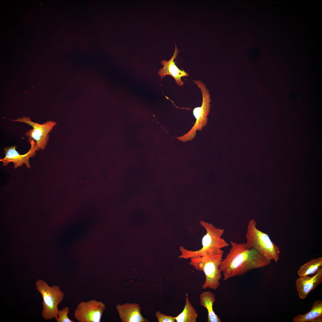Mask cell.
Segmentation results:
<instances>
[{
  "label": "cell",
  "mask_w": 322,
  "mask_h": 322,
  "mask_svg": "<svg viewBox=\"0 0 322 322\" xmlns=\"http://www.w3.org/2000/svg\"><path fill=\"white\" fill-rule=\"evenodd\" d=\"M11 120L24 123L32 126L33 129L26 131L25 135L28 138V142L34 140L42 150L44 149L49 140L48 134L56 124L55 122L51 121L40 124L32 121L30 117H26Z\"/></svg>",
  "instance_id": "7"
},
{
  "label": "cell",
  "mask_w": 322,
  "mask_h": 322,
  "mask_svg": "<svg viewBox=\"0 0 322 322\" xmlns=\"http://www.w3.org/2000/svg\"><path fill=\"white\" fill-rule=\"evenodd\" d=\"M69 312V308L66 306L61 309H59L58 312V317L56 321V322H74V321L69 318L68 314Z\"/></svg>",
  "instance_id": "17"
},
{
  "label": "cell",
  "mask_w": 322,
  "mask_h": 322,
  "mask_svg": "<svg viewBox=\"0 0 322 322\" xmlns=\"http://www.w3.org/2000/svg\"><path fill=\"white\" fill-rule=\"evenodd\" d=\"M106 308L103 302L95 299L81 301L74 310V317L78 322H100Z\"/></svg>",
  "instance_id": "8"
},
{
  "label": "cell",
  "mask_w": 322,
  "mask_h": 322,
  "mask_svg": "<svg viewBox=\"0 0 322 322\" xmlns=\"http://www.w3.org/2000/svg\"><path fill=\"white\" fill-rule=\"evenodd\" d=\"M199 299L200 305L207 310V322H221L220 318L213 310V305L216 301L214 294L209 291H204L200 294Z\"/></svg>",
  "instance_id": "13"
},
{
  "label": "cell",
  "mask_w": 322,
  "mask_h": 322,
  "mask_svg": "<svg viewBox=\"0 0 322 322\" xmlns=\"http://www.w3.org/2000/svg\"><path fill=\"white\" fill-rule=\"evenodd\" d=\"M231 248L223 259L219 268L226 281L242 276L252 270L264 267L270 263L258 251L249 248L245 243L230 241Z\"/></svg>",
  "instance_id": "1"
},
{
  "label": "cell",
  "mask_w": 322,
  "mask_h": 322,
  "mask_svg": "<svg viewBox=\"0 0 322 322\" xmlns=\"http://www.w3.org/2000/svg\"><path fill=\"white\" fill-rule=\"evenodd\" d=\"M119 317L122 322H148L141 313L140 305L136 303L128 302L116 306Z\"/></svg>",
  "instance_id": "12"
},
{
  "label": "cell",
  "mask_w": 322,
  "mask_h": 322,
  "mask_svg": "<svg viewBox=\"0 0 322 322\" xmlns=\"http://www.w3.org/2000/svg\"><path fill=\"white\" fill-rule=\"evenodd\" d=\"M322 316V301H315L312 305L311 310L304 314H298L295 316L292 322H312L315 319Z\"/></svg>",
  "instance_id": "14"
},
{
  "label": "cell",
  "mask_w": 322,
  "mask_h": 322,
  "mask_svg": "<svg viewBox=\"0 0 322 322\" xmlns=\"http://www.w3.org/2000/svg\"><path fill=\"white\" fill-rule=\"evenodd\" d=\"M30 142L31 145L30 149L24 154H20L16 150V145L5 147L4 150L5 156L3 158L0 159V161L3 162V166L5 167L10 162H13L14 168L21 166L23 164H25L27 168H30L29 161L30 158L34 157L36 151L40 149L35 141L32 140Z\"/></svg>",
  "instance_id": "9"
},
{
  "label": "cell",
  "mask_w": 322,
  "mask_h": 322,
  "mask_svg": "<svg viewBox=\"0 0 322 322\" xmlns=\"http://www.w3.org/2000/svg\"><path fill=\"white\" fill-rule=\"evenodd\" d=\"M322 257L312 259L301 266L297 271L300 277L309 276L317 273L322 267Z\"/></svg>",
  "instance_id": "16"
},
{
  "label": "cell",
  "mask_w": 322,
  "mask_h": 322,
  "mask_svg": "<svg viewBox=\"0 0 322 322\" xmlns=\"http://www.w3.org/2000/svg\"><path fill=\"white\" fill-rule=\"evenodd\" d=\"M35 286L43 298V317L45 320L54 319L56 321L58 317V306L64 299V292L58 286H49L42 279L36 281Z\"/></svg>",
  "instance_id": "5"
},
{
  "label": "cell",
  "mask_w": 322,
  "mask_h": 322,
  "mask_svg": "<svg viewBox=\"0 0 322 322\" xmlns=\"http://www.w3.org/2000/svg\"><path fill=\"white\" fill-rule=\"evenodd\" d=\"M199 223L206 231L202 239V247L197 250H191L180 246L179 258L190 259L206 255L223 254L222 249L229 246L228 243L222 238L224 233L223 229L216 228L212 224L203 221Z\"/></svg>",
  "instance_id": "2"
},
{
  "label": "cell",
  "mask_w": 322,
  "mask_h": 322,
  "mask_svg": "<svg viewBox=\"0 0 322 322\" xmlns=\"http://www.w3.org/2000/svg\"><path fill=\"white\" fill-rule=\"evenodd\" d=\"M322 282V267L314 275L300 277L296 281L295 285L299 298L304 299L308 294Z\"/></svg>",
  "instance_id": "11"
},
{
  "label": "cell",
  "mask_w": 322,
  "mask_h": 322,
  "mask_svg": "<svg viewBox=\"0 0 322 322\" xmlns=\"http://www.w3.org/2000/svg\"><path fill=\"white\" fill-rule=\"evenodd\" d=\"M155 316L158 322H176L175 317L171 315H167L161 312L160 311H157Z\"/></svg>",
  "instance_id": "18"
},
{
  "label": "cell",
  "mask_w": 322,
  "mask_h": 322,
  "mask_svg": "<svg viewBox=\"0 0 322 322\" xmlns=\"http://www.w3.org/2000/svg\"><path fill=\"white\" fill-rule=\"evenodd\" d=\"M198 314L190 302L187 294H186L185 303L182 312L175 317L177 322H196Z\"/></svg>",
  "instance_id": "15"
},
{
  "label": "cell",
  "mask_w": 322,
  "mask_h": 322,
  "mask_svg": "<svg viewBox=\"0 0 322 322\" xmlns=\"http://www.w3.org/2000/svg\"><path fill=\"white\" fill-rule=\"evenodd\" d=\"M175 45L174 53L171 59L168 61L163 60L161 61V64L163 67L160 69L158 73L161 77H164L167 75L171 76L178 85L182 86L184 85V83L182 78L188 77V74L183 70L180 69L175 64L174 61L179 52V50Z\"/></svg>",
  "instance_id": "10"
},
{
  "label": "cell",
  "mask_w": 322,
  "mask_h": 322,
  "mask_svg": "<svg viewBox=\"0 0 322 322\" xmlns=\"http://www.w3.org/2000/svg\"><path fill=\"white\" fill-rule=\"evenodd\" d=\"M246 238L247 247L256 249L269 260L278 261L280 253L278 247L267 234L257 229L254 220H251L249 222Z\"/></svg>",
  "instance_id": "3"
},
{
  "label": "cell",
  "mask_w": 322,
  "mask_h": 322,
  "mask_svg": "<svg viewBox=\"0 0 322 322\" xmlns=\"http://www.w3.org/2000/svg\"><path fill=\"white\" fill-rule=\"evenodd\" d=\"M223 254L206 255L190 259L189 264L197 270L203 271L205 280L202 289L216 290L220 285L222 273L219 268Z\"/></svg>",
  "instance_id": "4"
},
{
  "label": "cell",
  "mask_w": 322,
  "mask_h": 322,
  "mask_svg": "<svg viewBox=\"0 0 322 322\" xmlns=\"http://www.w3.org/2000/svg\"><path fill=\"white\" fill-rule=\"evenodd\" d=\"M200 89L202 95V103L200 107L194 108L193 114L196 120L195 123L187 133L183 135L176 138L179 140L183 142L192 140L196 135V131H202V128L207 123L208 117L210 112L211 106L210 95L206 85L201 81L193 80Z\"/></svg>",
  "instance_id": "6"
}]
</instances>
